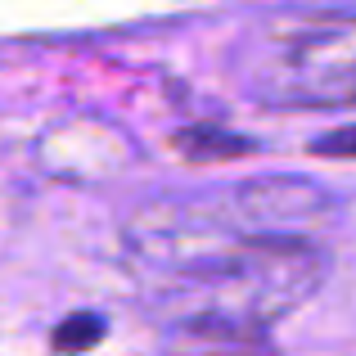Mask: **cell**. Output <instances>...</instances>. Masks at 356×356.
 <instances>
[{
    "label": "cell",
    "mask_w": 356,
    "mask_h": 356,
    "mask_svg": "<svg viewBox=\"0 0 356 356\" xmlns=\"http://www.w3.org/2000/svg\"><path fill=\"white\" fill-rule=\"evenodd\" d=\"M325 208L330 194L298 176L158 199L127 221V270L167 330L203 343H266L330 280V252L312 239Z\"/></svg>",
    "instance_id": "obj_1"
},
{
    "label": "cell",
    "mask_w": 356,
    "mask_h": 356,
    "mask_svg": "<svg viewBox=\"0 0 356 356\" xmlns=\"http://www.w3.org/2000/svg\"><path fill=\"white\" fill-rule=\"evenodd\" d=\"M235 77L261 104H356V18H275L243 36Z\"/></svg>",
    "instance_id": "obj_2"
},
{
    "label": "cell",
    "mask_w": 356,
    "mask_h": 356,
    "mask_svg": "<svg viewBox=\"0 0 356 356\" xmlns=\"http://www.w3.org/2000/svg\"><path fill=\"white\" fill-rule=\"evenodd\" d=\"M176 149H181L190 163H226V158H243L252 154V140L230 136V131H212V127H190L176 136Z\"/></svg>",
    "instance_id": "obj_3"
},
{
    "label": "cell",
    "mask_w": 356,
    "mask_h": 356,
    "mask_svg": "<svg viewBox=\"0 0 356 356\" xmlns=\"http://www.w3.org/2000/svg\"><path fill=\"white\" fill-rule=\"evenodd\" d=\"M104 334H108L104 316H95V312H77V316H68V321H63L59 330L50 334V348H54V352H86V348H95Z\"/></svg>",
    "instance_id": "obj_4"
},
{
    "label": "cell",
    "mask_w": 356,
    "mask_h": 356,
    "mask_svg": "<svg viewBox=\"0 0 356 356\" xmlns=\"http://www.w3.org/2000/svg\"><path fill=\"white\" fill-rule=\"evenodd\" d=\"M316 158H356V127H343V131H330L312 145Z\"/></svg>",
    "instance_id": "obj_5"
}]
</instances>
